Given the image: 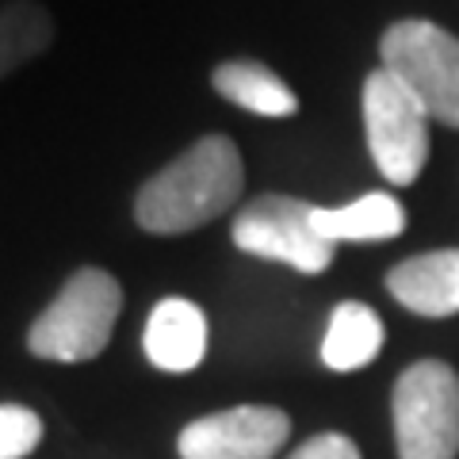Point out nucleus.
<instances>
[{
	"label": "nucleus",
	"mask_w": 459,
	"mask_h": 459,
	"mask_svg": "<svg viewBox=\"0 0 459 459\" xmlns=\"http://www.w3.org/2000/svg\"><path fill=\"white\" fill-rule=\"evenodd\" d=\"M241 192L246 165L238 142L230 134H204L138 188L134 222L153 238H180L222 219Z\"/></svg>",
	"instance_id": "f257e3e1"
},
{
	"label": "nucleus",
	"mask_w": 459,
	"mask_h": 459,
	"mask_svg": "<svg viewBox=\"0 0 459 459\" xmlns=\"http://www.w3.org/2000/svg\"><path fill=\"white\" fill-rule=\"evenodd\" d=\"M123 314V283L108 268L84 264L27 325V352L54 364H89L108 349Z\"/></svg>",
	"instance_id": "f03ea898"
},
{
	"label": "nucleus",
	"mask_w": 459,
	"mask_h": 459,
	"mask_svg": "<svg viewBox=\"0 0 459 459\" xmlns=\"http://www.w3.org/2000/svg\"><path fill=\"white\" fill-rule=\"evenodd\" d=\"M398 459H459V371L418 360L394 379L391 394Z\"/></svg>",
	"instance_id": "7ed1b4c3"
},
{
	"label": "nucleus",
	"mask_w": 459,
	"mask_h": 459,
	"mask_svg": "<svg viewBox=\"0 0 459 459\" xmlns=\"http://www.w3.org/2000/svg\"><path fill=\"white\" fill-rule=\"evenodd\" d=\"M368 153L394 188L418 184L429 161V111L391 69H371L360 92Z\"/></svg>",
	"instance_id": "20e7f679"
},
{
	"label": "nucleus",
	"mask_w": 459,
	"mask_h": 459,
	"mask_svg": "<svg viewBox=\"0 0 459 459\" xmlns=\"http://www.w3.org/2000/svg\"><path fill=\"white\" fill-rule=\"evenodd\" d=\"M379 57L425 104L429 119L459 131V39L452 31L421 16L394 20L379 39Z\"/></svg>",
	"instance_id": "39448f33"
},
{
	"label": "nucleus",
	"mask_w": 459,
	"mask_h": 459,
	"mask_svg": "<svg viewBox=\"0 0 459 459\" xmlns=\"http://www.w3.org/2000/svg\"><path fill=\"white\" fill-rule=\"evenodd\" d=\"M314 207L318 204H310V199H295L280 192L256 195L253 204H246L234 214L230 238L249 256L287 264L303 272V276H322L333 264L337 246L314 230Z\"/></svg>",
	"instance_id": "423d86ee"
},
{
	"label": "nucleus",
	"mask_w": 459,
	"mask_h": 459,
	"mask_svg": "<svg viewBox=\"0 0 459 459\" xmlns=\"http://www.w3.org/2000/svg\"><path fill=\"white\" fill-rule=\"evenodd\" d=\"M291 440V418L280 406H230L180 429V459H272Z\"/></svg>",
	"instance_id": "0eeeda50"
},
{
	"label": "nucleus",
	"mask_w": 459,
	"mask_h": 459,
	"mask_svg": "<svg viewBox=\"0 0 459 459\" xmlns=\"http://www.w3.org/2000/svg\"><path fill=\"white\" fill-rule=\"evenodd\" d=\"M142 352L157 371H195L207 356V314L204 307H195L192 299L169 295L161 299L142 329Z\"/></svg>",
	"instance_id": "6e6552de"
},
{
	"label": "nucleus",
	"mask_w": 459,
	"mask_h": 459,
	"mask_svg": "<svg viewBox=\"0 0 459 459\" xmlns=\"http://www.w3.org/2000/svg\"><path fill=\"white\" fill-rule=\"evenodd\" d=\"M386 291L398 307L421 318H452L459 314V249H433L398 261L386 272Z\"/></svg>",
	"instance_id": "1a4fd4ad"
},
{
	"label": "nucleus",
	"mask_w": 459,
	"mask_h": 459,
	"mask_svg": "<svg viewBox=\"0 0 459 459\" xmlns=\"http://www.w3.org/2000/svg\"><path fill=\"white\" fill-rule=\"evenodd\" d=\"M211 89L219 92L226 104H234L261 119H287L299 111V96L276 69L264 62H249V57H230V62L214 65Z\"/></svg>",
	"instance_id": "9d476101"
},
{
	"label": "nucleus",
	"mask_w": 459,
	"mask_h": 459,
	"mask_svg": "<svg viewBox=\"0 0 459 459\" xmlns=\"http://www.w3.org/2000/svg\"><path fill=\"white\" fill-rule=\"evenodd\" d=\"M314 230L325 241H394L406 230V207L391 192H368L344 207H314Z\"/></svg>",
	"instance_id": "9b49d317"
},
{
	"label": "nucleus",
	"mask_w": 459,
	"mask_h": 459,
	"mask_svg": "<svg viewBox=\"0 0 459 459\" xmlns=\"http://www.w3.org/2000/svg\"><path fill=\"white\" fill-rule=\"evenodd\" d=\"M386 329L368 303H337L322 337V364L329 371H360L383 352Z\"/></svg>",
	"instance_id": "f8f14e48"
},
{
	"label": "nucleus",
	"mask_w": 459,
	"mask_h": 459,
	"mask_svg": "<svg viewBox=\"0 0 459 459\" xmlns=\"http://www.w3.org/2000/svg\"><path fill=\"white\" fill-rule=\"evenodd\" d=\"M54 47V16L39 0H0V81Z\"/></svg>",
	"instance_id": "ddd939ff"
},
{
	"label": "nucleus",
	"mask_w": 459,
	"mask_h": 459,
	"mask_svg": "<svg viewBox=\"0 0 459 459\" xmlns=\"http://www.w3.org/2000/svg\"><path fill=\"white\" fill-rule=\"evenodd\" d=\"M42 444V418L20 402H0V459H27Z\"/></svg>",
	"instance_id": "4468645a"
},
{
	"label": "nucleus",
	"mask_w": 459,
	"mask_h": 459,
	"mask_svg": "<svg viewBox=\"0 0 459 459\" xmlns=\"http://www.w3.org/2000/svg\"><path fill=\"white\" fill-rule=\"evenodd\" d=\"M287 459H364V455H360V448H356L352 437H344V433H318V437H310V440L299 444V448Z\"/></svg>",
	"instance_id": "2eb2a0df"
}]
</instances>
